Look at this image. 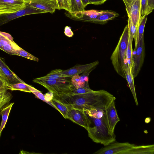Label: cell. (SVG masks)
I'll return each mask as SVG.
<instances>
[{
    "label": "cell",
    "instance_id": "cell-34",
    "mask_svg": "<svg viewBox=\"0 0 154 154\" xmlns=\"http://www.w3.org/2000/svg\"><path fill=\"white\" fill-rule=\"evenodd\" d=\"M64 33L65 35L68 37H71L74 35V33L70 27L66 26L64 28Z\"/></svg>",
    "mask_w": 154,
    "mask_h": 154
},
{
    "label": "cell",
    "instance_id": "cell-33",
    "mask_svg": "<svg viewBox=\"0 0 154 154\" xmlns=\"http://www.w3.org/2000/svg\"><path fill=\"white\" fill-rule=\"evenodd\" d=\"M154 9V0H147L146 14H150Z\"/></svg>",
    "mask_w": 154,
    "mask_h": 154
},
{
    "label": "cell",
    "instance_id": "cell-26",
    "mask_svg": "<svg viewBox=\"0 0 154 154\" xmlns=\"http://www.w3.org/2000/svg\"><path fill=\"white\" fill-rule=\"evenodd\" d=\"M70 1L71 11L69 13H75L85 10L81 0H70Z\"/></svg>",
    "mask_w": 154,
    "mask_h": 154
},
{
    "label": "cell",
    "instance_id": "cell-27",
    "mask_svg": "<svg viewBox=\"0 0 154 154\" xmlns=\"http://www.w3.org/2000/svg\"><path fill=\"white\" fill-rule=\"evenodd\" d=\"M17 52L18 56H20L29 60L36 62H38L39 60V59L38 58L25 51L21 48L17 50Z\"/></svg>",
    "mask_w": 154,
    "mask_h": 154
},
{
    "label": "cell",
    "instance_id": "cell-24",
    "mask_svg": "<svg viewBox=\"0 0 154 154\" xmlns=\"http://www.w3.org/2000/svg\"><path fill=\"white\" fill-rule=\"evenodd\" d=\"M14 103H11L3 108L0 111L2 116V121L0 126V137L3 129L5 128L7 123L10 112Z\"/></svg>",
    "mask_w": 154,
    "mask_h": 154
},
{
    "label": "cell",
    "instance_id": "cell-6",
    "mask_svg": "<svg viewBox=\"0 0 154 154\" xmlns=\"http://www.w3.org/2000/svg\"><path fill=\"white\" fill-rule=\"evenodd\" d=\"M26 4V3H25ZM24 8L12 13L0 14V26L10 21L25 15L46 13L42 10L26 4Z\"/></svg>",
    "mask_w": 154,
    "mask_h": 154
},
{
    "label": "cell",
    "instance_id": "cell-17",
    "mask_svg": "<svg viewBox=\"0 0 154 154\" xmlns=\"http://www.w3.org/2000/svg\"><path fill=\"white\" fill-rule=\"evenodd\" d=\"M0 70L9 82L17 83L24 82L10 69L0 57Z\"/></svg>",
    "mask_w": 154,
    "mask_h": 154
},
{
    "label": "cell",
    "instance_id": "cell-11",
    "mask_svg": "<svg viewBox=\"0 0 154 154\" xmlns=\"http://www.w3.org/2000/svg\"><path fill=\"white\" fill-rule=\"evenodd\" d=\"M26 7L24 0H0V14L15 12Z\"/></svg>",
    "mask_w": 154,
    "mask_h": 154
},
{
    "label": "cell",
    "instance_id": "cell-36",
    "mask_svg": "<svg viewBox=\"0 0 154 154\" xmlns=\"http://www.w3.org/2000/svg\"><path fill=\"white\" fill-rule=\"evenodd\" d=\"M107 0H89V4L100 5L103 4Z\"/></svg>",
    "mask_w": 154,
    "mask_h": 154
},
{
    "label": "cell",
    "instance_id": "cell-23",
    "mask_svg": "<svg viewBox=\"0 0 154 154\" xmlns=\"http://www.w3.org/2000/svg\"><path fill=\"white\" fill-rule=\"evenodd\" d=\"M63 70L61 69H56L51 71L46 75L42 77L36 78L38 79H51V80H71L66 77L63 76L61 74Z\"/></svg>",
    "mask_w": 154,
    "mask_h": 154
},
{
    "label": "cell",
    "instance_id": "cell-13",
    "mask_svg": "<svg viewBox=\"0 0 154 154\" xmlns=\"http://www.w3.org/2000/svg\"><path fill=\"white\" fill-rule=\"evenodd\" d=\"M9 83L7 78L0 73V111L8 105L12 98L11 94L8 91Z\"/></svg>",
    "mask_w": 154,
    "mask_h": 154
},
{
    "label": "cell",
    "instance_id": "cell-42",
    "mask_svg": "<svg viewBox=\"0 0 154 154\" xmlns=\"http://www.w3.org/2000/svg\"><path fill=\"white\" fill-rule=\"evenodd\" d=\"M24 1H25V0H24Z\"/></svg>",
    "mask_w": 154,
    "mask_h": 154
},
{
    "label": "cell",
    "instance_id": "cell-22",
    "mask_svg": "<svg viewBox=\"0 0 154 154\" xmlns=\"http://www.w3.org/2000/svg\"><path fill=\"white\" fill-rule=\"evenodd\" d=\"M88 78L84 75H75L71 79V83L75 88L83 87L89 88L88 83Z\"/></svg>",
    "mask_w": 154,
    "mask_h": 154
},
{
    "label": "cell",
    "instance_id": "cell-30",
    "mask_svg": "<svg viewBox=\"0 0 154 154\" xmlns=\"http://www.w3.org/2000/svg\"><path fill=\"white\" fill-rule=\"evenodd\" d=\"M27 85L30 90L31 92L33 93L39 99L46 102L45 95L40 91L30 85L27 84Z\"/></svg>",
    "mask_w": 154,
    "mask_h": 154
},
{
    "label": "cell",
    "instance_id": "cell-37",
    "mask_svg": "<svg viewBox=\"0 0 154 154\" xmlns=\"http://www.w3.org/2000/svg\"><path fill=\"white\" fill-rule=\"evenodd\" d=\"M124 3L126 7L129 6L135 0H122Z\"/></svg>",
    "mask_w": 154,
    "mask_h": 154
},
{
    "label": "cell",
    "instance_id": "cell-3",
    "mask_svg": "<svg viewBox=\"0 0 154 154\" xmlns=\"http://www.w3.org/2000/svg\"><path fill=\"white\" fill-rule=\"evenodd\" d=\"M129 35V29L127 24L125 27L117 45L110 57V60L115 71L124 79H125V75L124 69Z\"/></svg>",
    "mask_w": 154,
    "mask_h": 154
},
{
    "label": "cell",
    "instance_id": "cell-21",
    "mask_svg": "<svg viewBox=\"0 0 154 154\" xmlns=\"http://www.w3.org/2000/svg\"><path fill=\"white\" fill-rule=\"evenodd\" d=\"M147 15L146 14L143 17L140 16L138 24L134 37L135 46L137 45L142 36L144 35V31L147 20Z\"/></svg>",
    "mask_w": 154,
    "mask_h": 154
},
{
    "label": "cell",
    "instance_id": "cell-38",
    "mask_svg": "<svg viewBox=\"0 0 154 154\" xmlns=\"http://www.w3.org/2000/svg\"><path fill=\"white\" fill-rule=\"evenodd\" d=\"M81 1L85 8L89 4V0H81Z\"/></svg>",
    "mask_w": 154,
    "mask_h": 154
},
{
    "label": "cell",
    "instance_id": "cell-10",
    "mask_svg": "<svg viewBox=\"0 0 154 154\" xmlns=\"http://www.w3.org/2000/svg\"><path fill=\"white\" fill-rule=\"evenodd\" d=\"M99 64V62L97 60L88 64L77 65L68 69L62 70L61 74L63 76L71 79L75 75H79L91 71Z\"/></svg>",
    "mask_w": 154,
    "mask_h": 154
},
{
    "label": "cell",
    "instance_id": "cell-2",
    "mask_svg": "<svg viewBox=\"0 0 154 154\" xmlns=\"http://www.w3.org/2000/svg\"><path fill=\"white\" fill-rule=\"evenodd\" d=\"M85 112L91 121L87 131L93 141L105 146L116 141V135L109 126L106 109L93 108Z\"/></svg>",
    "mask_w": 154,
    "mask_h": 154
},
{
    "label": "cell",
    "instance_id": "cell-28",
    "mask_svg": "<svg viewBox=\"0 0 154 154\" xmlns=\"http://www.w3.org/2000/svg\"><path fill=\"white\" fill-rule=\"evenodd\" d=\"M58 6V9H64L70 12L71 7L67 0H57Z\"/></svg>",
    "mask_w": 154,
    "mask_h": 154
},
{
    "label": "cell",
    "instance_id": "cell-8",
    "mask_svg": "<svg viewBox=\"0 0 154 154\" xmlns=\"http://www.w3.org/2000/svg\"><path fill=\"white\" fill-rule=\"evenodd\" d=\"M67 119L82 126L87 130L91 124V121L85 111L71 108L69 111Z\"/></svg>",
    "mask_w": 154,
    "mask_h": 154
},
{
    "label": "cell",
    "instance_id": "cell-15",
    "mask_svg": "<svg viewBox=\"0 0 154 154\" xmlns=\"http://www.w3.org/2000/svg\"><path fill=\"white\" fill-rule=\"evenodd\" d=\"M113 100L106 109L109 124L111 131L114 133V130L116 124L120 121L115 105V101Z\"/></svg>",
    "mask_w": 154,
    "mask_h": 154
},
{
    "label": "cell",
    "instance_id": "cell-20",
    "mask_svg": "<svg viewBox=\"0 0 154 154\" xmlns=\"http://www.w3.org/2000/svg\"><path fill=\"white\" fill-rule=\"evenodd\" d=\"M119 16V14L114 11L109 10L100 11L96 19V23L103 24L108 21L114 19Z\"/></svg>",
    "mask_w": 154,
    "mask_h": 154
},
{
    "label": "cell",
    "instance_id": "cell-32",
    "mask_svg": "<svg viewBox=\"0 0 154 154\" xmlns=\"http://www.w3.org/2000/svg\"><path fill=\"white\" fill-rule=\"evenodd\" d=\"M140 15L143 17L146 14L147 0H140Z\"/></svg>",
    "mask_w": 154,
    "mask_h": 154
},
{
    "label": "cell",
    "instance_id": "cell-16",
    "mask_svg": "<svg viewBox=\"0 0 154 154\" xmlns=\"http://www.w3.org/2000/svg\"><path fill=\"white\" fill-rule=\"evenodd\" d=\"M124 72L125 75V79L128 84L129 88L132 93L137 106L138 105L135 87L134 82V79L132 69L131 67L127 63H125Z\"/></svg>",
    "mask_w": 154,
    "mask_h": 154
},
{
    "label": "cell",
    "instance_id": "cell-9",
    "mask_svg": "<svg viewBox=\"0 0 154 154\" xmlns=\"http://www.w3.org/2000/svg\"><path fill=\"white\" fill-rule=\"evenodd\" d=\"M100 11L95 10H84L75 13L68 12L66 15L70 19L75 20L96 23V19Z\"/></svg>",
    "mask_w": 154,
    "mask_h": 154
},
{
    "label": "cell",
    "instance_id": "cell-5",
    "mask_svg": "<svg viewBox=\"0 0 154 154\" xmlns=\"http://www.w3.org/2000/svg\"><path fill=\"white\" fill-rule=\"evenodd\" d=\"M145 55V43L143 35L135 46L132 56V71L134 78L136 77L143 64Z\"/></svg>",
    "mask_w": 154,
    "mask_h": 154
},
{
    "label": "cell",
    "instance_id": "cell-14",
    "mask_svg": "<svg viewBox=\"0 0 154 154\" xmlns=\"http://www.w3.org/2000/svg\"><path fill=\"white\" fill-rule=\"evenodd\" d=\"M140 0H135L130 5L126 7L128 17L133 24L137 27L140 17Z\"/></svg>",
    "mask_w": 154,
    "mask_h": 154
},
{
    "label": "cell",
    "instance_id": "cell-39",
    "mask_svg": "<svg viewBox=\"0 0 154 154\" xmlns=\"http://www.w3.org/2000/svg\"><path fill=\"white\" fill-rule=\"evenodd\" d=\"M151 121V118L150 117H147L145 119V122L146 123H148L150 122Z\"/></svg>",
    "mask_w": 154,
    "mask_h": 154
},
{
    "label": "cell",
    "instance_id": "cell-4",
    "mask_svg": "<svg viewBox=\"0 0 154 154\" xmlns=\"http://www.w3.org/2000/svg\"><path fill=\"white\" fill-rule=\"evenodd\" d=\"M32 81L44 87L52 93L54 96H60L69 93L74 88L71 80L38 79L35 78Z\"/></svg>",
    "mask_w": 154,
    "mask_h": 154
},
{
    "label": "cell",
    "instance_id": "cell-25",
    "mask_svg": "<svg viewBox=\"0 0 154 154\" xmlns=\"http://www.w3.org/2000/svg\"><path fill=\"white\" fill-rule=\"evenodd\" d=\"M7 88L8 90L12 91L18 90L29 93L31 92L27 85V84L25 82H18L14 84L9 83L8 85Z\"/></svg>",
    "mask_w": 154,
    "mask_h": 154
},
{
    "label": "cell",
    "instance_id": "cell-12",
    "mask_svg": "<svg viewBox=\"0 0 154 154\" xmlns=\"http://www.w3.org/2000/svg\"><path fill=\"white\" fill-rule=\"evenodd\" d=\"M26 4L34 8L44 11L46 13H54L58 9L57 0H25Z\"/></svg>",
    "mask_w": 154,
    "mask_h": 154
},
{
    "label": "cell",
    "instance_id": "cell-18",
    "mask_svg": "<svg viewBox=\"0 0 154 154\" xmlns=\"http://www.w3.org/2000/svg\"><path fill=\"white\" fill-rule=\"evenodd\" d=\"M154 145H135L123 154H154Z\"/></svg>",
    "mask_w": 154,
    "mask_h": 154
},
{
    "label": "cell",
    "instance_id": "cell-35",
    "mask_svg": "<svg viewBox=\"0 0 154 154\" xmlns=\"http://www.w3.org/2000/svg\"><path fill=\"white\" fill-rule=\"evenodd\" d=\"M45 95L46 102L49 103V102L52 99L53 97V94L51 92L46 94Z\"/></svg>",
    "mask_w": 154,
    "mask_h": 154
},
{
    "label": "cell",
    "instance_id": "cell-19",
    "mask_svg": "<svg viewBox=\"0 0 154 154\" xmlns=\"http://www.w3.org/2000/svg\"><path fill=\"white\" fill-rule=\"evenodd\" d=\"M48 104L59 111L65 119H67V113L71 108L69 106L54 96Z\"/></svg>",
    "mask_w": 154,
    "mask_h": 154
},
{
    "label": "cell",
    "instance_id": "cell-29",
    "mask_svg": "<svg viewBox=\"0 0 154 154\" xmlns=\"http://www.w3.org/2000/svg\"><path fill=\"white\" fill-rule=\"evenodd\" d=\"M14 43V42L11 41L3 35L2 32L0 31V49L2 50L3 48L8 44Z\"/></svg>",
    "mask_w": 154,
    "mask_h": 154
},
{
    "label": "cell",
    "instance_id": "cell-40",
    "mask_svg": "<svg viewBox=\"0 0 154 154\" xmlns=\"http://www.w3.org/2000/svg\"><path fill=\"white\" fill-rule=\"evenodd\" d=\"M67 0L68 1V2H69V5H70V0Z\"/></svg>",
    "mask_w": 154,
    "mask_h": 154
},
{
    "label": "cell",
    "instance_id": "cell-1",
    "mask_svg": "<svg viewBox=\"0 0 154 154\" xmlns=\"http://www.w3.org/2000/svg\"><path fill=\"white\" fill-rule=\"evenodd\" d=\"M71 108L84 111L91 109H106L116 97L104 90L94 91L89 88H74L72 91L60 96H54Z\"/></svg>",
    "mask_w": 154,
    "mask_h": 154
},
{
    "label": "cell",
    "instance_id": "cell-41",
    "mask_svg": "<svg viewBox=\"0 0 154 154\" xmlns=\"http://www.w3.org/2000/svg\"><path fill=\"white\" fill-rule=\"evenodd\" d=\"M1 114L0 113V117H1Z\"/></svg>",
    "mask_w": 154,
    "mask_h": 154
},
{
    "label": "cell",
    "instance_id": "cell-31",
    "mask_svg": "<svg viewBox=\"0 0 154 154\" xmlns=\"http://www.w3.org/2000/svg\"><path fill=\"white\" fill-rule=\"evenodd\" d=\"M128 24L129 29V34L130 35L131 39L133 40L137 30V27L133 24L129 18H128Z\"/></svg>",
    "mask_w": 154,
    "mask_h": 154
},
{
    "label": "cell",
    "instance_id": "cell-7",
    "mask_svg": "<svg viewBox=\"0 0 154 154\" xmlns=\"http://www.w3.org/2000/svg\"><path fill=\"white\" fill-rule=\"evenodd\" d=\"M135 145L129 142H112L98 150L94 154H123Z\"/></svg>",
    "mask_w": 154,
    "mask_h": 154
}]
</instances>
